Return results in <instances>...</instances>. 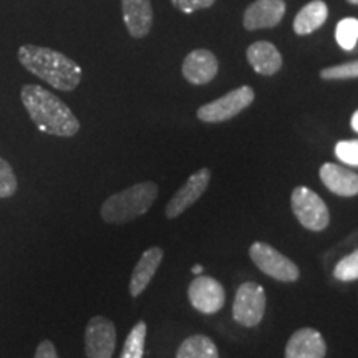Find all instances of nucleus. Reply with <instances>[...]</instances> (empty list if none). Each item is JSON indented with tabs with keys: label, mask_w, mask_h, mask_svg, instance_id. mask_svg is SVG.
Wrapping results in <instances>:
<instances>
[{
	"label": "nucleus",
	"mask_w": 358,
	"mask_h": 358,
	"mask_svg": "<svg viewBox=\"0 0 358 358\" xmlns=\"http://www.w3.org/2000/svg\"><path fill=\"white\" fill-rule=\"evenodd\" d=\"M27 113L42 133L71 138L80 131V122L66 103L40 85H24L20 92Z\"/></svg>",
	"instance_id": "1"
},
{
	"label": "nucleus",
	"mask_w": 358,
	"mask_h": 358,
	"mask_svg": "<svg viewBox=\"0 0 358 358\" xmlns=\"http://www.w3.org/2000/svg\"><path fill=\"white\" fill-rule=\"evenodd\" d=\"M17 57L25 70L60 92H73L82 82L83 73L77 62L53 48L22 45Z\"/></svg>",
	"instance_id": "2"
},
{
	"label": "nucleus",
	"mask_w": 358,
	"mask_h": 358,
	"mask_svg": "<svg viewBox=\"0 0 358 358\" xmlns=\"http://www.w3.org/2000/svg\"><path fill=\"white\" fill-rule=\"evenodd\" d=\"M159 187L153 181L138 182L110 196L101 204L100 214L106 224H127L145 216L158 199Z\"/></svg>",
	"instance_id": "3"
},
{
	"label": "nucleus",
	"mask_w": 358,
	"mask_h": 358,
	"mask_svg": "<svg viewBox=\"0 0 358 358\" xmlns=\"http://www.w3.org/2000/svg\"><path fill=\"white\" fill-rule=\"evenodd\" d=\"M256 100V92L249 85L232 90L226 95L211 103L199 106L198 118L204 123H224L229 122L245 108H249Z\"/></svg>",
	"instance_id": "4"
},
{
	"label": "nucleus",
	"mask_w": 358,
	"mask_h": 358,
	"mask_svg": "<svg viewBox=\"0 0 358 358\" xmlns=\"http://www.w3.org/2000/svg\"><path fill=\"white\" fill-rule=\"evenodd\" d=\"M294 216L308 231L320 232L329 227L330 213L325 201L310 187L297 186L290 196Z\"/></svg>",
	"instance_id": "5"
},
{
	"label": "nucleus",
	"mask_w": 358,
	"mask_h": 358,
	"mask_svg": "<svg viewBox=\"0 0 358 358\" xmlns=\"http://www.w3.org/2000/svg\"><path fill=\"white\" fill-rule=\"evenodd\" d=\"M249 256L259 271L272 279L279 282H295L301 277V268L297 267V264L267 243L256 241L250 245Z\"/></svg>",
	"instance_id": "6"
},
{
	"label": "nucleus",
	"mask_w": 358,
	"mask_h": 358,
	"mask_svg": "<svg viewBox=\"0 0 358 358\" xmlns=\"http://www.w3.org/2000/svg\"><path fill=\"white\" fill-rule=\"evenodd\" d=\"M267 297L262 285L256 282H244L236 292L232 303V317L243 327H257L266 313Z\"/></svg>",
	"instance_id": "7"
},
{
	"label": "nucleus",
	"mask_w": 358,
	"mask_h": 358,
	"mask_svg": "<svg viewBox=\"0 0 358 358\" xmlns=\"http://www.w3.org/2000/svg\"><path fill=\"white\" fill-rule=\"evenodd\" d=\"M116 348V327L106 317H92L85 329V353L88 358H111Z\"/></svg>",
	"instance_id": "8"
},
{
	"label": "nucleus",
	"mask_w": 358,
	"mask_h": 358,
	"mask_svg": "<svg viewBox=\"0 0 358 358\" xmlns=\"http://www.w3.org/2000/svg\"><path fill=\"white\" fill-rule=\"evenodd\" d=\"M211 169L201 168L196 173H192L187 181L179 189L174 192V196L168 201L166 206V217L176 219L182 213L187 211L191 206H194L198 201L203 198V194L208 189L209 182H211Z\"/></svg>",
	"instance_id": "9"
},
{
	"label": "nucleus",
	"mask_w": 358,
	"mask_h": 358,
	"mask_svg": "<svg viewBox=\"0 0 358 358\" xmlns=\"http://www.w3.org/2000/svg\"><path fill=\"white\" fill-rule=\"evenodd\" d=\"M187 297L196 310L206 315H213L221 310L226 303V290L219 280L201 274L196 275L189 284Z\"/></svg>",
	"instance_id": "10"
},
{
	"label": "nucleus",
	"mask_w": 358,
	"mask_h": 358,
	"mask_svg": "<svg viewBox=\"0 0 358 358\" xmlns=\"http://www.w3.org/2000/svg\"><path fill=\"white\" fill-rule=\"evenodd\" d=\"M285 10H287L285 0H256L245 8L243 25L249 32L261 29H274L284 19Z\"/></svg>",
	"instance_id": "11"
},
{
	"label": "nucleus",
	"mask_w": 358,
	"mask_h": 358,
	"mask_svg": "<svg viewBox=\"0 0 358 358\" xmlns=\"http://www.w3.org/2000/svg\"><path fill=\"white\" fill-rule=\"evenodd\" d=\"M181 71L186 82L191 85H208L216 78L219 62L211 50L198 48L187 53Z\"/></svg>",
	"instance_id": "12"
},
{
	"label": "nucleus",
	"mask_w": 358,
	"mask_h": 358,
	"mask_svg": "<svg viewBox=\"0 0 358 358\" xmlns=\"http://www.w3.org/2000/svg\"><path fill=\"white\" fill-rule=\"evenodd\" d=\"M327 343L319 330L299 329L290 335L285 345V358H325Z\"/></svg>",
	"instance_id": "13"
},
{
	"label": "nucleus",
	"mask_w": 358,
	"mask_h": 358,
	"mask_svg": "<svg viewBox=\"0 0 358 358\" xmlns=\"http://www.w3.org/2000/svg\"><path fill=\"white\" fill-rule=\"evenodd\" d=\"M123 22L133 38H145L153 27L151 0H122Z\"/></svg>",
	"instance_id": "14"
},
{
	"label": "nucleus",
	"mask_w": 358,
	"mask_h": 358,
	"mask_svg": "<svg viewBox=\"0 0 358 358\" xmlns=\"http://www.w3.org/2000/svg\"><path fill=\"white\" fill-rule=\"evenodd\" d=\"M163 249L158 248V245H153V248L146 249L143 252L140 261H138V264L133 268L131 280H129V295L131 297L136 299L138 295L145 292V289L153 280L156 271H158L161 262H163Z\"/></svg>",
	"instance_id": "15"
},
{
	"label": "nucleus",
	"mask_w": 358,
	"mask_h": 358,
	"mask_svg": "<svg viewBox=\"0 0 358 358\" xmlns=\"http://www.w3.org/2000/svg\"><path fill=\"white\" fill-rule=\"evenodd\" d=\"M245 57H248V62L252 66V70L259 75H264V77H272L284 65L279 48L274 43L264 42V40L249 45Z\"/></svg>",
	"instance_id": "16"
},
{
	"label": "nucleus",
	"mask_w": 358,
	"mask_h": 358,
	"mask_svg": "<svg viewBox=\"0 0 358 358\" xmlns=\"http://www.w3.org/2000/svg\"><path fill=\"white\" fill-rule=\"evenodd\" d=\"M320 179L334 194L352 198L358 194V174L335 163H325L320 168Z\"/></svg>",
	"instance_id": "17"
},
{
	"label": "nucleus",
	"mask_w": 358,
	"mask_h": 358,
	"mask_svg": "<svg viewBox=\"0 0 358 358\" xmlns=\"http://www.w3.org/2000/svg\"><path fill=\"white\" fill-rule=\"evenodd\" d=\"M327 17H329V7H327L324 0H312L295 15L294 32L301 35V37L310 35L325 24Z\"/></svg>",
	"instance_id": "18"
},
{
	"label": "nucleus",
	"mask_w": 358,
	"mask_h": 358,
	"mask_svg": "<svg viewBox=\"0 0 358 358\" xmlns=\"http://www.w3.org/2000/svg\"><path fill=\"white\" fill-rule=\"evenodd\" d=\"M176 358H219V352L208 335H191L179 345Z\"/></svg>",
	"instance_id": "19"
},
{
	"label": "nucleus",
	"mask_w": 358,
	"mask_h": 358,
	"mask_svg": "<svg viewBox=\"0 0 358 358\" xmlns=\"http://www.w3.org/2000/svg\"><path fill=\"white\" fill-rule=\"evenodd\" d=\"M146 335H148L146 322L143 320L138 322V324L131 329V332L128 334L127 340H124L123 352L120 358H143V355H145Z\"/></svg>",
	"instance_id": "20"
},
{
	"label": "nucleus",
	"mask_w": 358,
	"mask_h": 358,
	"mask_svg": "<svg viewBox=\"0 0 358 358\" xmlns=\"http://www.w3.org/2000/svg\"><path fill=\"white\" fill-rule=\"evenodd\" d=\"M335 40L343 50H353L358 42V20L353 17L340 20L337 29H335Z\"/></svg>",
	"instance_id": "21"
},
{
	"label": "nucleus",
	"mask_w": 358,
	"mask_h": 358,
	"mask_svg": "<svg viewBox=\"0 0 358 358\" xmlns=\"http://www.w3.org/2000/svg\"><path fill=\"white\" fill-rule=\"evenodd\" d=\"M334 277L340 282H352L358 279V249L343 257L335 266Z\"/></svg>",
	"instance_id": "22"
},
{
	"label": "nucleus",
	"mask_w": 358,
	"mask_h": 358,
	"mask_svg": "<svg viewBox=\"0 0 358 358\" xmlns=\"http://www.w3.org/2000/svg\"><path fill=\"white\" fill-rule=\"evenodd\" d=\"M322 80H353L358 78V60L347 62L320 70Z\"/></svg>",
	"instance_id": "23"
},
{
	"label": "nucleus",
	"mask_w": 358,
	"mask_h": 358,
	"mask_svg": "<svg viewBox=\"0 0 358 358\" xmlns=\"http://www.w3.org/2000/svg\"><path fill=\"white\" fill-rule=\"evenodd\" d=\"M17 187H19V182H17V176L10 163L0 158V198H12L17 192Z\"/></svg>",
	"instance_id": "24"
},
{
	"label": "nucleus",
	"mask_w": 358,
	"mask_h": 358,
	"mask_svg": "<svg viewBox=\"0 0 358 358\" xmlns=\"http://www.w3.org/2000/svg\"><path fill=\"white\" fill-rule=\"evenodd\" d=\"M335 155L348 166H358V140L338 141L335 145Z\"/></svg>",
	"instance_id": "25"
},
{
	"label": "nucleus",
	"mask_w": 358,
	"mask_h": 358,
	"mask_svg": "<svg viewBox=\"0 0 358 358\" xmlns=\"http://www.w3.org/2000/svg\"><path fill=\"white\" fill-rule=\"evenodd\" d=\"M171 3L176 10L191 15V13L198 10H204V8L213 7L214 3H216V0H171Z\"/></svg>",
	"instance_id": "26"
},
{
	"label": "nucleus",
	"mask_w": 358,
	"mask_h": 358,
	"mask_svg": "<svg viewBox=\"0 0 358 358\" xmlns=\"http://www.w3.org/2000/svg\"><path fill=\"white\" fill-rule=\"evenodd\" d=\"M35 358H58L57 348L50 340H43L38 343L37 350H35Z\"/></svg>",
	"instance_id": "27"
},
{
	"label": "nucleus",
	"mask_w": 358,
	"mask_h": 358,
	"mask_svg": "<svg viewBox=\"0 0 358 358\" xmlns=\"http://www.w3.org/2000/svg\"><path fill=\"white\" fill-rule=\"evenodd\" d=\"M350 124H352V128H353V131H357L358 133V110L355 111V113H353V116H352V122H350Z\"/></svg>",
	"instance_id": "28"
},
{
	"label": "nucleus",
	"mask_w": 358,
	"mask_h": 358,
	"mask_svg": "<svg viewBox=\"0 0 358 358\" xmlns=\"http://www.w3.org/2000/svg\"><path fill=\"white\" fill-rule=\"evenodd\" d=\"M192 274H194V275H201V274H203V266H199V264H196V266L192 267Z\"/></svg>",
	"instance_id": "29"
},
{
	"label": "nucleus",
	"mask_w": 358,
	"mask_h": 358,
	"mask_svg": "<svg viewBox=\"0 0 358 358\" xmlns=\"http://www.w3.org/2000/svg\"><path fill=\"white\" fill-rule=\"evenodd\" d=\"M348 3H352V6H358V0H347Z\"/></svg>",
	"instance_id": "30"
}]
</instances>
